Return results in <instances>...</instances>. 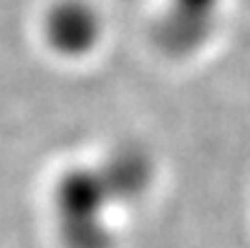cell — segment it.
<instances>
[{
    "instance_id": "6da1fadb",
    "label": "cell",
    "mask_w": 250,
    "mask_h": 248,
    "mask_svg": "<svg viewBox=\"0 0 250 248\" xmlns=\"http://www.w3.org/2000/svg\"><path fill=\"white\" fill-rule=\"evenodd\" d=\"M152 157L124 144L96 165L68 170L56 185L53 213L66 248H114V223L122 210L149 193Z\"/></svg>"
},
{
    "instance_id": "3957f363",
    "label": "cell",
    "mask_w": 250,
    "mask_h": 248,
    "mask_svg": "<svg viewBox=\"0 0 250 248\" xmlns=\"http://www.w3.org/2000/svg\"><path fill=\"white\" fill-rule=\"evenodd\" d=\"M46 33L56 51L66 56H83L99 43L101 21L91 5L81 0H68L51 10L46 21Z\"/></svg>"
},
{
    "instance_id": "7a4b0ae2",
    "label": "cell",
    "mask_w": 250,
    "mask_h": 248,
    "mask_svg": "<svg viewBox=\"0 0 250 248\" xmlns=\"http://www.w3.org/2000/svg\"><path fill=\"white\" fill-rule=\"evenodd\" d=\"M223 0H167L157 21V43L174 58L197 53L215 33Z\"/></svg>"
}]
</instances>
